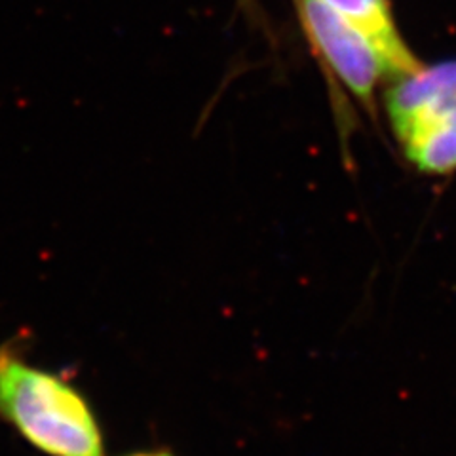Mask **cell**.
Segmentation results:
<instances>
[{"label":"cell","instance_id":"cell-1","mask_svg":"<svg viewBox=\"0 0 456 456\" xmlns=\"http://www.w3.org/2000/svg\"><path fill=\"white\" fill-rule=\"evenodd\" d=\"M0 422L46 456H105L90 399L63 375L28 362L18 340L0 345Z\"/></svg>","mask_w":456,"mask_h":456},{"label":"cell","instance_id":"cell-2","mask_svg":"<svg viewBox=\"0 0 456 456\" xmlns=\"http://www.w3.org/2000/svg\"><path fill=\"white\" fill-rule=\"evenodd\" d=\"M295 10L325 75L348 90L375 120L377 90L387 73L370 42L322 0H298Z\"/></svg>","mask_w":456,"mask_h":456},{"label":"cell","instance_id":"cell-3","mask_svg":"<svg viewBox=\"0 0 456 456\" xmlns=\"http://www.w3.org/2000/svg\"><path fill=\"white\" fill-rule=\"evenodd\" d=\"M337 16L350 23L370 42L387 78L417 75L424 63L409 48L394 20L390 0H322Z\"/></svg>","mask_w":456,"mask_h":456},{"label":"cell","instance_id":"cell-4","mask_svg":"<svg viewBox=\"0 0 456 456\" xmlns=\"http://www.w3.org/2000/svg\"><path fill=\"white\" fill-rule=\"evenodd\" d=\"M451 95H456V61L424 65L417 75L392 80L388 92L384 94V109L390 124H394L412 110Z\"/></svg>","mask_w":456,"mask_h":456},{"label":"cell","instance_id":"cell-5","mask_svg":"<svg viewBox=\"0 0 456 456\" xmlns=\"http://www.w3.org/2000/svg\"><path fill=\"white\" fill-rule=\"evenodd\" d=\"M124 456H175L169 449H152V451H135Z\"/></svg>","mask_w":456,"mask_h":456},{"label":"cell","instance_id":"cell-6","mask_svg":"<svg viewBox=\"0 0 456 456\" xmlns=\"http://www.w3.org/2000/svg\"><path fill=\"white\" fill-rule=\"evenodd\" d=\"M244 3H246V4H251V3H253V0H244Z\"/></svg>","mask_w":456,"mask_h":456},{"label":"cell","instance_id":"cell-7","mask_svg":"<svg viewBox=\"0 0 456 456\" xmlns=\"http://www.w3.org/2000/svg\"><path fill=\"white\" fill-rule=\"evenodd\" d=\"M297 3H298V0H293V6H295V4H297Z\"/></svg>","mask_w":456,"mask_h":456}]
</instances>
